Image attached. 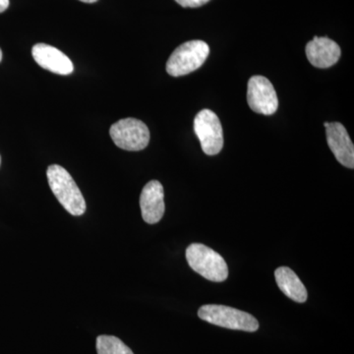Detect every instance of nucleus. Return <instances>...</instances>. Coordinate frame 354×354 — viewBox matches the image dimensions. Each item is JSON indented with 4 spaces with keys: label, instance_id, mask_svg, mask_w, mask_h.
I'll use <instances>...</instances> for the list:
<instances>
[{
    "label": "nucleus",
    "instance_id": "1",
    "mask_svg": "<svg viewBox=\"0 0 354 354\" xmlns=\"http://www.w3.org/2000/svg\"><path fill=\"white\" fill-rule=\"evenodd\" d=\"M51 191L62 207L73 216H82L86 201L68 171L58 165H50L46 171Z\"/></svg>",
    "mask_w": 354,
    "mask_h": 354
},
{
    "label": "nucleus",
    "instance_id": "2",
    "mask_svg": "<svg viewBox=\"0 0 354 354\" xmlns=\"http://www.w3.org/2000/svg\"><path fill=\"white\" fill-rule=\"evenodd\" d=\"M186 259L193 271L216 283L228 277L227 262L218 254L204 244L192 243L186 249Z\"/></svg>",
    "mask_w": 354,
    "mask_h": 354
},
{
    "label": "nucleus",
    "instance_id": "3",
    "mask_svg": "<svg viewBox=\"0 0 354 354\" xmlns=\"http://www.w3.org/2000/svg\"><path fill=\"white\" fill-rule=\"evenodd\" d=\"M198 316L206 322L225 329L251 333L259 329V323L251 314L225 305H203Z\"/></svg>",
    "mask_w": 354,
    "mask_h": 354
},
{
    "label": "nucleus",
    "instance_id": "4",
    "mask_svg": "<svg viewBox=\"0 0 354 354\" xmlns=\"http://www.w3.org/2000/svg\"><path fill=\"white\" fill-rule=\"evenodd\" d=\"M209 48L205 41H186L172 53L167 62V72L172 77L187 75L196 71L209 57Z\"/></svg>",
    "mask_w": 354,
    "mask_h": 354
},
{
    "label": "nucleus",
    "instance_id": "5",
    "mask_svg": "<svg viewBox=\"0 0 354 354\" xmlns=\"http://www.w3.org/2000/svg\"><path fill=\"white\" fill-rule=\"evenodd\" d=\"M109 135L118 148L137 152L149 145L150 131L143 121L136 118H124L111 125Z\"/></svg>",
    "mask_w": 354,
    "mask_h": 354
},
{
    "label": "nucleus",
    "instance_id": "6",
    "mask_svg": "<svg viewBox=\"0 0 354 354\" xmlns=\"http://www.w3.org/2000/svg\"><path fill=\"white\" fill-rule=\"evenodd\" d=\"M194 131L204 153L218 155L223 147V131L220 118L211 109H203L194 120Z\"/></svg>",
    "mask_w": 354,
    "mask_h": 354
},
{
    "label": "nucleus",
    "instance_id": "7",
    "mask_svg": "<svg viewBox=\"0 0 354 354\" xmlns=\"http://www.w3.org/2000/svg\"><path fill=\"white\" fill-rule=\"evenodd\" d=\"M247 102L254 113L272 115L279 108L278 95L264 76L251 77L247 87Z\"/></svg>",
    "mask_w": 354,
    "mask_h": 354
},
{
    "label": "nucleus",
    "instance_id": "8",
    "mask_svg": "<svg viewBox=\"0 0 354 354\" xmlns=\"http://www.w3.org/2000/svg\"><path fill=\"white\" fill-rule=\"evenodd\" d=\"M32 55L41 68L58 75H70L74 65L70 58L62 50L46 44H37L32 46Z\"/></svg>",
    "mask_w": 354,
    "mask_h": 354
},
{
    "label": "nucleus",
    "instance_id": "9",
    "mask_svg": "<svg viewBox=\"0 0 354 354\" xmlns=\"http://www.w3.org/2000/svg\"><path fill=\"white\" fill-rule=\"evenodd\" d=\"M165 193L162 183L152 180L147 183L140 196L142 218L147 223L153 225L162 220L165 214Z\"/></svg>",
    "mask_w": 354,
    "mask_h": 354
},
{
    "label": "nucleus",
    "instance_id": "10",
    "mask_svg": "<svg viewBox=\"0 0 354 354\" xmlns=\"http://www.w3.org/2000/svg\"><path fill=\"white\" fill-rule=\"evenodd\" d=\"M328 145L339 164L348 169L354 167V147L346 127L339 122L330 123L326 128Z\"/></svg>",
    "mask_w": 354,
    "mask_h": 354
},
{
    "label": "nucleus",
    "instance_id": "11",
    "mask_svg": "<svg viewBox=\"0 0 354 354\" xmlns=\"http://www.w3.org/2000/svg\"><path fill=\"white\" fill-rule=\"evenodd\" d=\"M306 57L317 68H329L339 62L342 50L339 44L327 37H314L306 46Z\"/></svg>",
    "mask_w": 354,
    "mask_h": 354
},
{
    "label": "nucleus",
    "instance_id": "12",
    "mask_svg": "<svg viewBox=\"0 0 354 354\" xmlns=\"http://www.w3.org/2000/svg\"><path fill=\"white\" fill-rule=\"evenodd\" d=\"M277 285L279 290L298 304H304L308 297L306 288L304 285L297 274L288 267H279L274 272Z\"/></svg>",
    "mask_w": 354,
    "mask_h": 354
},
{
    "label": "nucleus",
    "instance_id": "13",
    "mask_svg": "<svg viewBox=\"0 0 354 354\" xmlns=\"http://www.w3.org/2000/svg\"><path fill=\"white\" fill-rule=\"evenodd\" d=\"M97 354H134L118 337L113 335H100L97 339Z\"/></svg>",
    "mask_w": 354,
    "mask_h": 354
},
{
    "label": "nucleus",
    "instance_id": "14",
    "mask_svg": "<svg viewBox=\"0 0 354 354\" xmlns=\"http://www.w3.org/2000/svg\"><path fill=\"white\" fill-rule=\"evenodd\" d=\"M176 1L184 8H197L208 3L209 0H176Z\"/></svg>",
    "mask_w": 354,
    "mask_h": 354
},
{
    "label": "nucleus",
    "instance_id": "15",
    "mask_svg": "<svg viewBox=\"0 0 354 354\" xmlns=\"http://www.w3.org/2000/svg\"><path fill=\"white\" fill-rule=\"evenodd\" d=\"M9 6V0H0V13L4 12Z\"/></svg>",
    "mask_w": 354,
    "mask_h": 354
},
{
    "label": "nucleus",
    "instance_id": "16",
    "mask_svg": "<svg viewBox=\"0 0 354 354\" xmlns=\"http://www.w3.org/2000/svg\"><path fill=\"white\" fill-rule=\"evenodd\" d=\"M80 1L85 2V3H94V2H97V0H80Z\"/></svg>",
    "mask_w": 354,
    "mask_h": 354
},
{
    "label": "nucleus",
    "instance_id": "17",
    "mask_svg": "<svg viewBox=\"0 0 354 354\" xmlns=\"http://www.w3.org/2000/svg\"><path fill=\"white\" fill-rule=\"evenodd\" d=\"M329 125H330V122H325V123H324V127H325L326 128L329 127Z\"/></svg>",
    "mask_w": 354,
    "mask_h": 354
},
{
    "label": "nucleus",
    "instance_id": "18",
    "mask_svg": "<svg viewBox=\"0 0 354 354\" xmlns=\"http://www.w3.org/2000/svg\"><path fill=\"white\" fill-rule=\"evenodd\" d=\"M2 60V51L0 50V62H1Z\"/></svg>",
    "mask_w": 354,
    "mask_h": 354
},
{
    "label": "nucleus",
    "instance_id": "19",
    "mask_svg": "<svg viewBox=\"0 0 354 354\" xmlns=\"http://www.w3.org/2000/svg\"><path fill=\"white\" fill-rule=\"evenodd\" d=\"M0 164H1V157H0Z\"/></svg>",
    "mask_w": 354,
    "mask_h": 354
}]
</instances>
